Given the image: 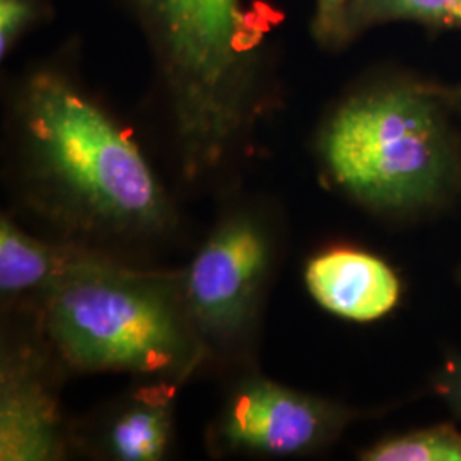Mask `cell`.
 Returning <instances> with one entry per match:
<instances>
[{
    "label": "cell",
    "mask_w": 461,
    "mask_h": 461,
    "mask_svg": "<svg viewBox=\"0 0 461 461\" xmlns=\"http://www.w3.org/2000/svg\"><path fill=\"white\" fill-rule=\"evenodd\" d=\"M348 0H318L314 33L325 45H337L348 40L347 32Z\"/></svg>",
    "instance_id": "obj_13"
},
{
    "label": "cell",
    "mask_w": 461,
    "mask_h": 461,
    "mask_svg": "<svg viewBox=\"0 0 461 461\" xmlns=\"http://www.w3.org/2000/svg\"><path fill=\"white\" fill-rule=\"evenodd\" d=\"M347 412L270 379H245L215 424L217 445L230 451L293 456L327 443Z\"/></svg>",
    "instance_id": "obj_6"
},
{
    "label": "cell",
    "mask_w": 461,
    "mask_h": 461,
    "mask_svg": "<svg viewBox=\"0 0 461 461\" xmlns=\"http://www.w3.org/2000/svg\"><path fill=\"white\" fill-rule=\"evenodd\" d=\"M62 415L30 348L5 350L0 363V460L53 461L64 458Z\"/></svg>",
    "instance_id": "obj_7"
},
{
    "label": "cell",
    "mask_w": 461,
    "mask_h": 461,
    "mask_svg": "<svg viewBox=\"0 0 461 461\" xmlns=\"http://www.w3.org/2000/svg\"><path fill=\"white\" fill-rule=\"evenodd\" d=\"M173 434V393H142L112 419L104 449L118 461H159Z\"/></svg>",
    "instance_id": "obj_10"
},
{
    "label": "cell",
    "mask_w": 461,
    "mask_h": 461,
    "mask_svg": "<svg viewBox=\"0 0 461 461\" xmlns=\"http://www.w3.org/2000/svg\"><path fill=\"white\" fill-rule=\"evenodd\" d=\"M272 264V236L251 212L228 215L180 277L183 306L202 344L230 346L245 337Z\"/></svg>",
    "instance_id": "obj_5"
},
{
    "label": "cell",
    "mask_w": 461,
    "mask_h": 461,
    "mask_svg": "<svg viewBox=\"0 0 461 461\" xmlns=\"http://www.w3.org/2000/svg\"><path fill=\"white\" fill-rule=\"evenodd\" d=\"M32 17L28 0H0V51H5Z\"/></svg>",
    "instance_id": "obj_14"
},
{
    "label": "cell",
    "mask_w": 461,
    "mask_h": 461,
    "mask_svg": "<svg viewBox=\"0 0 461 461\" xmlns=\"http://www.w3.org/2000/svg\"><path fill=\"white\" fill-rule=\"evenodd\" d=\"M163 70L192 165L215 163L248 115L262 40L241 0H129Z\"/></svg>",
    "instance_id": "obj_3"
},
{
    "label": "cell",
    "mask_w": 461,
    "mask_h": 461,
    "mask_svg": "<svg viewBox=\"0 0 461 461\" xmlns=\"http://www.w3.org/2000/svg\"><path fill=\"white\" fill-rule=\"evenodd\" d=\"M98 253L77 247L53 245L33 238L16 222L2 215L0 221V291L2 296L49 294L53 287L95 262Z\"/></svg>",
    "instance_id": "obj_9"
},
{
    "label": "cell",
    "mask_w": 461,
    "mask_h": 461,
    "mask_svg": "<svg viewBox=\"0 0 461 461\" xmlns=\"http://www.w3.org/2000/svg\"><path fill=\"white\" fill-rule=\"evenodd\" d=\"M439 103L424 83L386 84L346 101L320 139L331 178L376 209L430 202L453 161Z\"/></svg>",
    "instance_id": "obj_4"
},
{
    "label": "cell",
    "mask_w": 461,
    "mask_h": 461,
    "mask_svg": "<svg viewBox=\"0 0 461 461\" xmlns=\"http://www.w3.org/2000/svg\"><path fill=\"white\" fill-rule=\"evenodd\" d=\"M304 279L325 310L354 321H373L390 313L400 296V284L388 265L348 248L318 255L308 264Z\"/></svg>",
    "instance_id": "obj_8"
},
{
    "label": "cell",
    "mask_w": 461,
    "mask_h": 461,
    "mask_svg": "<svg viewBox=\"0 0 461 461\" xmlns=\"http://www.w3.org/2000/svg\"><path fill=\"white\" fill-rule=\"evenodd\" d=\"M366 461H461V432L451 426L384 439L366 449Z\"/></svg>",
    "instance_id": "obj_12"
},
{
    "label": "cell",
    "mask_w": 461,
    "mask_h": 461,
    "mask_svg": "<svg viewBox=\"0 0 461 461\" xmlns=\"http://www.w3.org/2000/svg\"><path fill=\"white\" fill-rule=\"evenodd\" d=\"M41 303L47 340L74 371L183 381L205 354L183 306L180 277L99 255Z\"/></svg>",
    "instance_id": "obj_2"
},
{
    "label": "cell",
    "mask_w": 461,
    "mask_h": 461,
    "mask_svg": "<svg viewBox=\"0 0 461 461\" xmlns=\"http://www.w3.org/2000/svg\"><path fill=\"white\" fill-rule=\"evenodd\" d=\"M446 386H447V395L451 398V402L461 411V361L455 364V367L449 371Z\"/></svg>",
    "instance_id": "obj_15"
},
{
    "label": "cell",
    "mask_w": 461,
    "mask_h": 461,
    "mask_svg": "<svg viewBox=\"0 0 461 461\" xmlns=\"http://www.w3.org/2000/svg\"><path fill=\"white\" fill-rule=\"evenodd\" d=\"M398 21L434 30H461V0H352L347 32L350 38L364 28Z\"/></svg>",
    "instance_id": "obj_11"
},
{
    "label": "cell",
    "mask_w": 461,
    "mask_h": 461,
    "mask_svg": "<svg viewBox=\"0 0 461 461\" xmlns=\"http://www.w3.org/2000/svg\"><path fill=\"white\" fill-rule=\"evenodd\" d=\"M430 89L443 99L445 103H461V86L456 87H445V86H438V84H430Z\"/></svg>",
    "instance_id": "obj_16"
},
{
    "label": "cell",
    "mask_w": 461,
    "mask_h": 461,
    "mask_svg": "<svg viewBox=\"0 0 461 461\" xmlns=\"http://www.w3.org/2000/svg\"><path fill=\"white\" fill-rule=\"evenodd\" d=\"M21 116L38 194L55 214L103 234H156L175 222L140 150L66 79L36 74Z\"/></svg>",
    "instance_id": "obj_1"
}]
</instances>
